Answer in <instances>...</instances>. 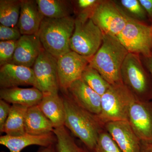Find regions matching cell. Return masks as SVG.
Masks as SVG:
<instances>
[{
	"instance_id": "cell-1",
	"label": "cell",
	"mask_w": 152,
	"mask_h": 152,
	"mask_svg": "<svg viewBox=\"0 0 152 152\" xmlns=\"http://www.w3.org/2000/svg\"><path fill=\"white\" fill-rule=\"evenodd\" d=\"M63 98L66 113L65 126L93 152L100 133L104 129L103 125L97 115L79 106L69 95L64 94Z\"/></svg>"
},
{
	"instance_id": "cell-2",
	"label": "cell",
	"mask_w": 152,
	"mask_h": 152,
	"mask_svg": "<svg viewBox=\"0 0 152 152\" xmlns=\"http://www.w3.org/2000/svg\"><path fill=\"white\" fill-rule=\"evenodd\" d=\"M129 53L117 37L104 34L102 45L88 65L110 85L115 84L122 82L121 69Z\"/></svg>"
},
{
	"instance_id": "cell-3",
	"label": "cell",
	"mask_w": 152,
	"mask_h": 152,
	"mask_svg": "<svg viewBox=\"0 0 152 152\" xmlns=\"http://www.w3.org/2000/svg\"><path fill=\"white\" fill-rule=\"evenodd\" d=\"M75 28V19L72 16L45 17L37 35L43 48L58 59L72 51L70 42Z\"/></svg>"
},
{
	"instance_id": "cell-4",
	"label": "cell",
	"mask_w": 152,
	"mask_h": 152,
	"mask_svg": "<svg viewBox=\"0 0 152 152\" xmlns=\"http://www.w3.org/2000/svg\"><path fill=\"white\" fill-rule=\"evenodd\" d=\"M136 99L123 82L111 85L102 96L101 112L97 115L103 126L106 123L127 121L132 104Z\"/></svg>"
},
{
	"instance_id": "cell-5",
	"label": "cell",
	"mask_w": 152,
	"mask_h": 152,
	"mask_svg": "<svg viewBox=\"0 0 152 152\" xmlns=\"http://www.w3.org/2000/svg\"><path fill=\"white\" fill-rule=\"evenodd\" d=\"M90 16V14L80 13L75 19L70 46L71 50L91 59L102 45L104 33Z\"/></svg>"
},
{
	"instance_id": "cell-6",
	"label": "cell",
	"mask_w": 152,
	"mask_h": 152,
	"mask_svg": "<svg viewBox=\"0 0 152 152\" xmlns=\"http://www.w3.org/2000/svg\"><path fill=\"white\" fill-rule=\"evenodd\" d=\"M121 77L123 83L136 99L152 100V77L144 69L139 55L128 53L122 66Z\"/></svg>"
},
{
	"instance_id": "cell-7",
	"label": "cell",
	"mask_w": 152,
	"mask_h": 152,
	"mask_svg": "<svg viewBox=\"0 0 152 152\" xmlns=\"http://www.w3.org/2000/svg\"><path fill=\"white\" fill-rule=\"evenodd\" d=\"M127 23L117 36L129 53L144 58L152 56V26L144 23L127 15Z\"/></svg>"
},
{
	"instance_id": "cell-8",
	"label": "cell",
	"mask_w": 152,
	"mask_h": 152,
	"mask_svg": "<svg viewBox=\"0 0 152 152\" xmlns=\"http://www.w3.org/2000/svg\"><path fill=\"white\" fill-rule=\"evenodd\" d=\"M91 18L104 34L117 37L127 23V15L112 1H100L92 11Z\"/></svg>"
},
{
	"instance_id": "cell-9",
	"label": "cell",
	"mask_w": 152,
	"mask_h": 152,
	"mask_svg": "<svg viewBox=\"0 0 152 152\" xmlns=\"http://www.w3.org/2000/svg\"><path fill=\"white\" fill-rule=\"evenodd\" d=\"M57 61L43 49L32 68L34 75V87L44 96L58 94L60 88Z\"/></svg>"
},
{
	"instance_id": "cell-10",
	"label": "cell",
	"mask_w": 152,
	"mask_h": 152,
	"mask_svg": "<svg viewBox=\"0 0 152 152\" xmlns=\"http://www.w3.org/2000/svg\"><path fill=\"white\" fill-rule=\"evenodd\" d=\"M91 59L71 51L57 61L60 88L67 94L71 85L81 78L83 72L89 64Z\"/></svg>"
},
{
	"instance_id": "cell-11",
	"label": "cell",
	"mask_w": 152,
	"mask_h": 152,
	"mask_svg": "<svg viewBox=\"0 0 152 152\" xmlns=\"http://www.w3.org/2000/svg\"><path fill=\"white\" fill-rule=\"evenodd\" d=\"M128 121L141 144L152 143V100L134 101Z\"/></svg>"
},
{
	"instance_id": "cell-12",
	"label": "cell",
	"mask_w": 152,
	"mask_h": 152,
	"mask_svg": "<svg viewBox=\"0 0 152 152\" xmlns=\"http://www.w3.org/2000/svg\"><path fill=\"white\" fill-rule=\"evenodd\" d=\"M105 129L122 152H140L141 142L127 121L106 123Z\"/></svg>"
},
{
	"instance_id": "cell-13",
	"label": "cell",
	"mask_w": 152,
	"mask_h": 152,
	"mask_svg": "<svg viewBox=\"0 0 152 152\" xmlns=\"http://www.w3.org/2000/svg\"><path fill=\"white\" fill-rule=\"evenodd\" d=\"M43 49L37 35H22L10 64L32 68Z\"/></svg>"
},
{
	"instance_id": "cell-14",
	"label": "cell",
	"mask_w": 152,
	"mask_h": 152,
	"mask_svg": "<svg viewBox=\"0 0 152 152\" xmlns=\"http://www.w3.org/2000/svg\"><path fill=\"white\" fill-rule=\"evenodd\" d=\"M35 77L32 68L7 64L1 66V89L17 88L20 86L34 87Z\"/></svg>"
},
{
	"instance_id": "cell-15",
	"label": "cell",
	"mask_w": 152,
	"mask_h": 152,
	"mask_svg": "<svg viewBox=\"0 0 152 152\" xmlns=\"http://www.w3.org/2000/svg\"><path fill=\"white\" fill-rule=\"evenodd\" d=\"M67 94L88 111L96 115L100 113L102 96L95 92L81 78L71 85Z\"/></svg>"
},
{
	"instance_id": "cell-16",
	"label": "cell",
	"mask_w": 152,
	"mask_h": 152,
	"mask_svg": "<svg viewBox=\"0 0 152 152\" xmlns=\"http://www.w3.org/2000/svg\"><path fill=\"white\" fill-rule=\"evenodd\" d=\"M56 141V137L54 132L41 135L26 133L18 137L5 135L0 137V144L7 148L10 152H21L26 147L33 145L48 147L55 145Z\"/></svg>"
},
{
	"instance_id": "cell-17",
	"label": "cell",
	"mask_w": 152,
	"mask_h": 152,
	"mask_svg": "<svg viewBox=\"0 0 152 152\" xmlns=\"http://www.w3.org/2000/svg\"><path fill=\"white\" fill-rule=\"evenodd\" d=\"M18 26L22 35H37L45 16L41 13L37 1L21 0Z\"/></svg>"
},
{
	"instance_id": "cell-18",
	"label": "cell",
	"mask_w": 152,
	"mask_h": 152,
	"mask_svg": "<svg viewBox=\"0 0 152 152\" xmlns=\"http://www.w3.org/2000/svg\"><path fill=\"white\" fill-rule=\"evenodd\" d=\"M43 94L37 88H17L1 89L0 98L9 103L17 104L28 108L38 105Z\"/></svg>"
},
{
	"instance_id": "cell-19",
	"label": "cell",
	"mask_w": 152,
	"mask_h": 152,
	"mask_svg": "<svg viewBox=\"0 0 152 152\" xmlns=\"http://www.w3.org/2000/svg\"><path fill=\"white\" fill-rule=\"evenodd\" d=\"M41 110L50 120L54 129L65 126L66 113L63 97L58 94L44 95L38 105Z\"/></svg>"
},
{
	"instance_id": "cell-20",
	"label": "cell",
	"mask_w": 152,
	"mask_h": 152,
	"mask_svg": "<svg viewBox=\"0 0 152 152\" xmlns=\"http://www.w3.org/2000/svg\"><path fill=\"white\" fill-rule=\"evenodd\" d=\"M54 127L38 105L28 108L25 119L26 133L41 135L53 132Z\"/></svg>"
},
{
	"instance_id": "cell-21",
	"label": "cell",
	"mask_w": 152,
	"mask_h": 152,
	"mask_svg": "<svg viewBox=\"0 0 152 152\" xmlns=\"http://www.w3.org/2000/svg\"><path fill=\"white\" fill-rule=\"evenodd\" d=\"M28 109V107L21 105L12 104L2 132L13 137H18L26 134L25 119Z\"/></svg>"
},
{
	"instance_id": "cell-22",
	"label": "cell",
	"mask_w": 152,
	"mask_h": 152,
	"mask_svg": "<svg viewBox=\"0 0 152 152\" xmlns=\"http://www.w3.org/2000/svg\"><path fill=\"white\" fill-rule=\"evenodd\" d=\"M40 11L45 17L62 18L71 16L73 6L65 0H36Z\"/></svg>"
},
{
	"instance_id": "cell-23",
	"label": "cell",
	"mask_w": 152,
	"mask_h": 152,
	"mask_svg": "<svg viewBox=\"0 0 152 152\" xmlns=\"http://www.w3.org/2000/svg\"><path fill=\"white\" fill-rule=\"evenodd\" d=\"M21 0L0 1V23L5 26L15 27L18 23Z\"/></svg>"
},
{
	"instance_id": "cell-24",
	"label": "cell",
	"mask_w": 152,
	"mask_h": 152,
	"mask_svg": "<svg viewBox=\"0 0 152 152\" xmlns=\"http://www.w3.org/2000/svg\"><path fill=\"white\" fill-rule=\"evenodd\" d=\"M53 132L57 138V152H85V148L79 146L65 126L54 129Z\"/></svg>"
},
{
	"instance_id": "cell-25",
	"label": "cell",
	"mask_w": 152,
	"mask_h": 152,
	"mask_svg": "<svg viewBox=\"0 0 152 152\" xmlns=\"http://www.w3.org/2000/svg\"><path fill=\"white\" fill-rule=\"evenodd\" d=\"M81 79L94 91L102 96L107 91L111 85L98 72L89 65L85 68Z\"/></svg>"
},
{
	"instance_id": "cell-26",
	"label": "cell",
	"mask_w": 152,
	"mask_h": 152,
	"mask_svg": "<svg viewBox=\"0 0 152 152\" xmlns=\"http://www.w3.org/2000/svg\"><path fill=\"white\" fill-rule=\"evenodd\" d=\"M93 152H122L112 136L105 129L99 135Z\"/></svg>"
},
{
	"instance_id": "cell-27",
	"label": "cell",
	"mask_w": 152,
	"mask_h": 152,
	"mask_svg": "<svg viewBox=\"0 0 152 152\" xmlns=\"http://www.w3.org/2000/svg\"><path fill=\"white\" fill-rule=\"evenodd\" d=\"M120 3L128 12L127 15L141 22L146 19V12L139 0H121Z\"/></svg>"
},
{
	"instance_id": "cell-28",
	"label": "cell",
	"mask_w": 152,
	"mask_h": 152,
	"mask_svg": "<svg viewBox=\"0 0 152 152\" xmlns=\"http://www.w3.org/2000/svg\"><path fill=\"white\" fill-rule=\"evenodd\" d=\"M18 41L0 42V66L10 64L13 58Z\"/></svg>"
},
{
	"instance_id": "cell-29",
	"label": "cell",
	"mask_w": 152,
	"mask_h": 152,
	"mask_svg": "<svg viewBox=\"0 0 152 152\" xmlns=\"http://www.w3.org/2000/svg\"><path fill=\"white\" fill-rule=\"evenodd\" d=\"M21 36L18 26L10 27L0 25L1 41H18Z\"/></svg>"
},
{
	"instance_id": "cell-30",
	"label": "cell",
	"mask_w": 152,
	"mask_h": 152,
	"mask_svg": "<svg viewBox=\"0 0 152 152\" xmlns=\"http://www.w3.org/2000/svg\"><path fill=\"white\" fill-rule=\"evenodd\" d=\"M11 106L9 103L0 100V132H2L10 114Z\"/></svg>"
},
{
	"instance_id": "cell-31",
	"label": "cell",
	"mask_w": 152,
	"mask_h": 152,
	"mask_svg": "<svg viewBox=\"0 0 152 152\" xmlns=\"http://www.w3.org/2000/svg\"><path fill=\"white\" fill-rule=\"evenodd\" d=\"M100 1L96 0H78L77 1V6L81 11L80 13L91 14Z\"/></svg>"
},
{
	"instance_id": "cell-32",
	"label": "cell",
	"mask_w": 152,
	"mask_h": 152,
	"mask_svg": "<svg viewBox=\"0 0 152 152\" xmlns=\"http://www.w3.org/2000/svg\"><path fill=\"white\" fill-rule=\"evenodd\" d=\"M139 1L152 22V0H139Z\"/></svg>"
},
{
	"instance_id": "cell-33",
	"label": "cell",
	"mask_w": 152,
	"mask_h": 152,
	"mask_svg": "<svg viewBox=\"0 0 152 152\" xmlns=\"http://www.w3.org/2000/svg\"><path fill=\"white\" fill-rule=\"evenodd\" d=\"M145 59L146 67L152 77V56L148 58H145Z\"/></svg>"
},
{
	"instance_id": "cell-34",
	"label": "cell",
	"mask_w": 152,
	"mask_h": 152,
	"mask_svg": "<svg viewBox=\"0 0 152 152\" xmlns=\"http://www.w3.org/2000/svg\"><path fill=\"white\" fill-rule=\"evenodd\" d=\"M56 144L47 147H42L37 152H57L56 148Z\"/></svg>"
},
{
	"instance_id": "cell-35",
	"label": "cell",
	"mask_w": 152,
	"mask_h": 152,
	"mask_svg": "<svg viewBox=\"0 0 152 152\" xmlns=\"http://www.w3.org/2000/svg\"><path fill=\"white\" fill-rule=\"evenodd\" d=\"M140 152H152V143L141 144Z\"/></svg>"
},
{
	"instance_id": "cell-36",
	"label": "cell",
	"mask_w": 152,
	"mask_h": 152,
	"mask_svg": "<svg viewBox=\"0 0 152 152\" xmlns=\"http://www.w3.org/2000/svg\"><path fill=\"white\" fill-rule=\"evenodd\" d=\"M85 149V152H90L89 151H88L86 147H84Z\"/></svg>"
},
{
	"instance_id": "cell-37",
	"label": "cell",
	"mask_w": 152,
	"mask_h": 152,
	"mask_svg": "<svg viewBox=\"0 0 152 152\" xmlns=\"http://www.w3.org/2000/svg\"></svg>"
}]
</instances>
